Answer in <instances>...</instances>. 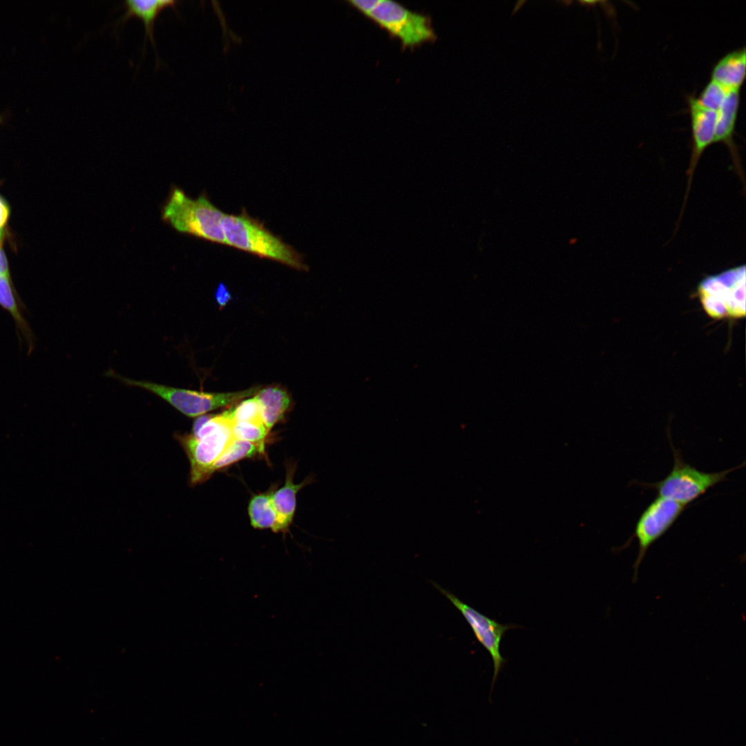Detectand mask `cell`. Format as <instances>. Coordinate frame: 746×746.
Masks as SVG:
<instances>
[{
  "instance_id": "obj_6",
  "label": "cell",
  "mask_w": 746,
  "mask_h": 746,
  "mask_svg": "<svg viewBox=\"0 0 746 746\" xmlns=\"http://www.w3.org/2000/svg\"><path fill=\"white\" fill-rule=\"evenodd\" d=\"M122 382L149 390L166 401L186 416L195 417L211 410L228 406L245 398L256 395L260 387H254L234 392H204L175 388L154 383L135 381L115 376Z\"/></svg>"
},
{
  "instance_id": "obj_2",
  "label": "cell",
  "mask_w": 746,
  "mask_h": 746,
  "mask_svg": "<svg viewBox=\"0 0 746 746\" xmlns=\"http://www.w3.org/2000/svg\"><path fill=\"white\" fill-rule=\"evenodd\" d=\"M348 3L399 40L403 48H414L436 40L431 19L390 0H351Z\"/></svg>"
},
{
  "instance_id": "obj_22",
  "label": "cell",
  "mask_w": 746,
  "mask_h": 746,
  "mask_svg": "<svg viewBox=\"0 0 746 746\" xmlns=\"http://www.w3.org/2000/svg\"><path fill=\"white\" fill-rule=\"evenodd\" d=\"M215 298L216 303L222 309L231 300L232 296L227 286L224 283H220L216 290Z\"/></svg>"
},
{
  "instance_id": "obj_10",
  "label": "cell",
  "mask_w": 746,
  "mask_h": 746,
  "mask_svg": "<svg viewBox=\"0 0 746 746\" xmlns=\"http://www.w3.org/2000/svg\"><path fill=\"white\" fill-rule=\"evenodd\" d=\"M691 126L692 132V148L690 164L687 171L688 176L687 187L682 208L680 217L687 200L694 173L698 162L705 150L714 140V131L717 112L701 106L695 97L689 98Z\"/></svg>"
},
{
  "instance_id": "obj_16",
  "label": "cell",
  "mask_w": 746,
  "mask_h": 746,
  "mask_svg": "<svg viewBox=\"0 0 746 746\" xmlns=\"http://www.w3.org/2000/svg\"><path fill=\"white\" fill-rule=\"evenodd\" d=\"M20 305L11 285L10 275H0V306L10 314L18 333L21 334L23 340L26 341L28 349L31 350L34 344L33 334L21 313Z\"/></svg>"
},
{
  "instance_id": "obj_12",
  "label": "cell",
  "mask_w": 746,
  "mask_h": 746,
  "mask_svg": "<svg viewBox=\"0 0 746 746\" xmlns=\"http://www.w3.org/2000/svg\"><path fill=\"white\" fill-rule=\"evenodd\" d=\"M294 471L295 466L288 465L285 484L271 492V503L277 516L276 525L272 530L274 533L287 531L296 510V495L309 482L306 479L300 484H294Z\"/></svg>"
},
{
  "instance_id": "obj_8",
  "label": "cell",
  "mask_w": 746,
  "mask_h": 746,
  "mask_svg": "<svg viewBox=\"0 0 746 746\" xmlns=\"http://www.w3.org/2000/svg\"><path fill=\"white\" fill-rule=\"evenodd\" d=\"M687 507V505L657 496L641 513L629 539L635 538L638 544L633 564V582L637 580L638 568L649 548L669 530Z\"/></svg>"
},
{
  "instance_id": "obj_14",
  "label": "cell",
  "mask_w": 746,
  "mask_h": 746,
  "mask_svg": "<svg viewBox=\"0 0 746 746\" xmlns=\"http://www.w3.org/2000/svg\"><path fill=\"white\" fill-rule=\"evenodd\" d=\"M259 404L262 423L269 431L281 421L291 405L287 390L278 385L260 388L255 395Z\"/></svg>"
},
{
  "instance_id": "obj_1",
  "label": "cell",
  "mask_w": 746,
  "mask_h": 746,
  "mask_svg": "<svg viewBox=\"0 0 746 746\" xmlns=\"http://www.w3.org/2000/svg\"><path fill=\"white\" fill-rule=\"evenodd\" d=\"M221 225L226 245L271 259L298 270H307L302 256L267 230L245 210L238 215L224 214Z\"/></svg>"
},
{
  "instance_id": "obj_4",
  "label": "cell",
  "mask_w": 746,
  "mask_h": 746,
  "mask_svg": "<svg viewBox=\"0 0 746 746\" xmlns=\"http://www.w3.org/2000/svg\"><path fill=\"white\" fill-rule=\"evenodd\" d=\"M224 214L205 194L192 199L175 187L163 206L162 218L179 232L226 244L221 225Z\"/></svg>"
},
{
  "instance_id": "obj_9",
  "label": "cell",
  "mask_w": 746,
  "mask_h": 746,
  "mask_svg": "<svg viewBox=\"0 0 746 746\" xmlns=\"http://www.w3.org/2000/svg\"><path fill=\"white\" fill-rule=\"evenodd\" d=\"M432 584L460 611L471 627L477 641L490 655L493 663L491 685V690H492L498 675L506 662V660L500 652L501 640L508 630L519 627L499 623L467 605L449 591L436 583L432 582Z\"/></svg>"
},
{
  "instance_id": "obj_21",
  "label": "cell",
  "mask_w": 746,
  "mask_h": 746,
  "mask_svg": "<svg viewBox=\"0 0 746 746\" xmlns=\"http://www.w3.org/2000/svg\"><path fill=\"white\" fill-rule=\"evenodd\" d=\"M729 91L723 86L711 79L696 99L701 106L717 112Z\"/></svg>"
},
{
  "instance_id": "obj_5",
  "label": "cell",
  "mask_w": 746,
  "mask_h": 746,
  "mask_svg": "<svg viewBox=\"0 0 746 746\" xmlns=\"http://www.w3.org/2000/svg\"><path fill=\"white\" fill-rule=\"evenodd\" d=\"M669 443L673 456V466L670 472L658 482L640 483V485L655 490L658 496L680 504L688 505L716 484L725 481L730 472L745 466L743 463L725 470L704 472L685 462L680 451L674 448L670 438Z\"/></svg>"
},
{
  "instance_id": "obj_13",
  "label": "cell",
  "mask_w": 746,
  "mask_h": 746,
  "mask_svg": "<svg viewBox=\"0 0 746 746\" xmlns=\"http://www.w3.org/2000/svg\"><path fill=\"white\" fill-rule=\"evenodd\" d=\"M178 1L173 0H126L124 1L123 8L124 12L116 20L117 25L124 23L131 17L140 18L144 26V43L146 45L147 37L157 53L156 44L154 37V26L155 21L160 12L168 7L175 8Z\"/></svg>"
},
{
  "instance_id": "obj_7",
  "label": "cell",
  "mask_w": 746,
  "mask_h": 746,
  "mask_svg": "<svg viewBox=\"0 0 746 746\" xmlns=\"http://www.w3.org/2000/svg\"><path fill=\"white\" fill-rule=\"evenodd\" d=\"M745 267L706 278L698 287L703 308L713 318H740L745 314Z\"/></svg>"
},
{
  "instance_id": "obj_18",
  "label": "cell",
  "mask_w": 746,
  "mask_h": 746,
  "mask_svg": "<svg viewBox=\"0 0 746 746\" xmlns=\"http://www.w3.org/2000/svg\"><path fill=\"white\" fill-rule=\"evenodd\" d=\"M257 455H265V449L256 444L233 439L213 464L210 470V475L240 460L251 458Z\"/></svg>"
},
{
  "instance_id": "obj_15",
  "label": "cell",
  "mask_w": 746,
  "mask_h": 746,
  "mask_svg": "<svg viewBox=\"0 0 746 746\" xmlns=\"http://www.w3.org/2000/svg\"><path fill=\"white\" fill-rule=\"evenodd\" d=\"M746 74V50H734L723 56L714 66L711 79L725 88L740 90Z\"/></svg>"
},
{
  "instance_id": "obj_3",
  "label": "cell",
  "mask_w": 746,
  "mask_h": 746,
  "mask_svg": "<svg viewBox=\"0 0 746 746\" xmlns=\"http://www.w3.org/2000/svg\"><path fill=\"white\" fill-rule=\"evenodd\" d=\"M231 425L222 412L208 414L193 426L191 434H177L190 462L192 485L210 478L213 464L233 439Z\"/></svg>"
},
{
  "instance_id": "obj_24",
  "label": "cell",
  "mask_w": 746,
  "mask_h": 746,
  "mask_svg": "<svg viewBox=\"0 0 746 746\" xmlns=\"http://www.w3.org/2000/svg\"><path fill=\"white\" fill-rule=\"evenodd\" d=\"M3 274H10V272L5 252L0 245V275Z\"/></svg>"
},
{
  "instance_id": "obj_17",
  "label": "cell",
  "mask_w": 746,
  "mask_h": 746,
  "mask_svg": "<svg viewBox=\"0 0 746 746\" xmlns=\"http://www.w3.org/2000/svg\"><path fill=\"white\" fill-rule=\"evenodd\" d=\"M272 490L252 497L248 506L251 526L258 529L274 528L277 516L273 507L271 495Z\"/></svg>"
},
{
  "instance_id": "obj_23",
  "label": "cell",
  "mask_w": 746,
  "mask_h": 746,
  "mask_svg": "<svg viewBox=\"0 0 746 746\" xmlns=\"http://www.w3.org/2000/svg\"><path fill=\"white\" fill-rule=\"evenodd\" d=\"M9 213L10 211L8 205L0 197V234H2V230L7 222Z\"/></svg>"
},
{
  "instance_id": "obj_25",
  "label": "cell",
  "mask_w": 746,
  "mask_h": 746,
  "mask_svg": "<svg viewBox=\"0 0 746 746\" xmlns=\"http://www.w3.org/2000/svg\"><path fill=\"white\" fill-rule=\"evenodd\" d=\"M1 238H2V234H0V242H1Z\"/></svg>"
},
{
  "instance_id": "obj_20",
  "label": "cell",
  "mask_w": 746,
  "mask_h": 746,
  "mask_svg": "<svg viewBox=\"0 0 746 746\" xmlns=\"http://www.w3.org/2000/svg\"><path fill=\"white\" fill-rule=\"evenodd\" d=\"M233 439L256 444L265 448V439L269 434L263 423L237 422L231 425Z\"/></svg>"
},
{
  "instance_id": "obj_11",
  "label": "cell",
  "mask_w": 746,
  "mask_h": 746,
  "mask_svg": "<svg viewBox=\"0 0 746 746\" xmlns=\"http://www.w3.org/2000/svg\"><path fill=\"white\" fill-rule=\"evenodd\" d=\"M739 93L740 90H729L718 110L714 143L721 142L727 146L734 161L736 171L744 184V175L740 160L734 142V134L740 103Z\"/></svg>"
},
{
  "instance_id": "obj_19",
  "label": "cell",
  "mask_w": 746,
  "mask_h": 746,
  "mask_svg": "<svg viewBox=\"0 0 746 746\" xmlns=\"http://www.w3.org/2000/svg\"><path fill=\"white\" fill-rule=\"evenodd\" d=\"M222 413L231 424L237 422L263 423L259 404L256 396L246 399Z\"/></svg>"
}]
</instances>
